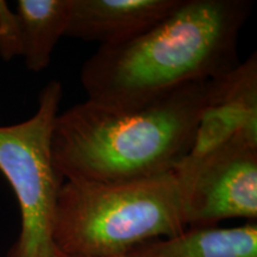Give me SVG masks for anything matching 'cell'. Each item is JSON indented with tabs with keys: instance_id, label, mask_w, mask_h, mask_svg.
Wrapping results in <instances>:
<instances>
[{
	"instance_id": "cell-1",
	"label": "cell",
	"mask_w": 257,
	"mask_h": 257,
	"mask_svg": "<svg viewBox=\"0 0 257 257\" xmlns=\"http://www.w3.org/2000/svg\"><path fill=\"white\" fill-rule=\"evenodd\" d=\"M252 8L251 0H181L140 36L99 47L80 74L87 100L130 110L230 72L240 63L237 42Z\"/></svg>"
},
{
	"instance_id": "cell-2",
	"label": "cell",
	"mask_w": 257,
	"mask_h": 257,
	"mask_svg": "<svg viewBox=\"0 0 257 257\" xmlns=\"http://www.w3.org/2000/svg\"><path fill=\"white\" fill-rule=\"evenodd\" d=\"M214 79L130 110L86 100L59 113L51 135L57 173L64 181L117 184L174 172L191 152Z\"/></svg>"
},
{
	"instance_id": "cell-3",
	"label": "cell",
	"mask_w": 257,
	"mask_h": 257,
	"mask_svg": "<svg viewBox=\"0 0 257 257\" xmlns=\"http://www.w3.org/2000/svg\"><path fill=\"white\" fill-rule=\"evenodd\" d=\"M188 227L174 172L100 184L64 181L53 221L55 251L69 257H124L141 244Z\"/></svg>"
},
{
	"instance_id": "cell-4",
	"label": "cell",
	"mask_w": 257,
	"mask_h": 257,
	"mask_svg": "<svg viewBox=\"0 0 257 257\" xmlns=\"http://www.w3.org/2000/svg\"><path fill=\"white\" fill-rule=\"evenodd\" d=\"M62 85L42 88L36 113L22 123L0 126V172L21 210V232L8 257H54L53 221L64 182L53 163L51 135L62 99Z\"/></svg>"
},
{
	"instance_id": "cell-5",
	"label": "cell",
	"mask_w": 257,
	"mask_h": 257,
	"mask_svg": "<svg viewBox=\"0 0 257 257\" xmlns=\"http://www.w3.org/2000/svg\"><path fill=\"white\" fill-rule=\"evenodd\" d=\"M188 227L257 218V144L236 138L199 161L178 179Z\"/></svg>"
},
{
	"instance_id": "cell-6",
	"label": "cell",
	"mask_w": 257,
	"mask_h": 257,
	"mask_svg": "<svg viewBox=\"0 0 257 257\" xmlns=\"http://www.w3.org/2000/svg\"><path fill=\"white\" fill-rule=\"evenodd\" d=\"M243 138L257 144V54L214 79L191 152L176 167L180 179L224 144Z\"/></svg>"
},
{
	"instance_id": "cell-7",
	"label": "cell",
	"mask_w": 257,
	"mask_h": 257,
	"mask_svg": "<svg viewBox=\"0 0 257 257\" xmlns=\"http://www.w3.org/2000/svg\"><path fill=\"white\" fill-rule=\"evenodd\" d=\"M181 0H72L66 36L102 46L123 43L162 21Z\"/></svg>"
},
{
	"instance_id": "cell-8",
	"label": "cell",
	"mask_w": 257,
	"mask_h": 257,
	"mask_svg": "<svg viewBox=\"0 0 257 257\" xmlns=\"http://www.w3.org/2000/svg\"><path fill=\"white\" fill-rule=\"evenodd\" d=\"M124 257H257V224L187 227L176 236L141 244Z\"/></svg>"
},
{
	"instance_id": "cell-9",
	"label": "cell",
	"mask_w": 257,
	"mask_h": 257,
	"mask_svg": "<svg viewBox=\"0 0 257 257\" xmlns=\"http://www.w3.org/2000/svg\"><path fill=\"white\" fill-rule=\"evenodd\" d=\"M72 0H18L16 8L22 57L27 68L43 72L61 37L66 36Z\"/></svg>"
},
{
	"instance_id": "cell-10",
	"label": "cell",
	"mask_w": 257,
	"mask_h": 257,
	"mask_svg": "<svg viewBox=\"0 0 257 257\" xmlns=\"http://www.w3.org/2000/svg\"><path fill=\"white\" fill-rule=\"evenodd\" d=\"M18 56H22V47L16 12L8 2L0 0V57L8 62Z\"/></svg>"
},
{
	"instance_id": "cell-11",
	"label": "cell",
	"mask_w": 257,
	"mask_h": 257,
	"mask_svg": "<svg viewBox=\"0 0 257 257\" xmlns=\"http://www.w3.org/2000/svg\"><path fill=\"white\" fill-rule=\"evenodd\" d=\"M54 257H69V256H64V255H61V253H59L57 251H55V255H54Z\"/></svg>"
}]
</instances>
